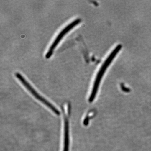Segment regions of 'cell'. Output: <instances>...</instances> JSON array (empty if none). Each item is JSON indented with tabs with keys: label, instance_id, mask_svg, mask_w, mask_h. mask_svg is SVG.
<instances>
[{
	"label": "cell",
	"instance_id": "1",
	"mask_svg": "<svg viewBox=\"0 0 151 151\" xmlns=\"http://www.w3.org/2000/svg\"><path fill=\"white\" fill-rule=\"evenodd\" d=\"M121 48H122V47L121 46H117L116 49L112 52L111 54H110L108 58H107V59L105 60V62L103 63V65L100 68V70H99V71L97 73V76H96V78H95L92 93H91V95L89 97V102H92L95 98V96H96V94H97V90H98V88H99L100 81L103 78L104 73H105L106 69L108 68V66L110 65L111 63L112 62L113 58H115V56H116L117 53L119 52V50Z\"/></svg>",
	"mask_w": 151,
	"mask_h": 151
},
{
	"label": "cell",
	"instance_id": "2",
	"mask_svg": "<svg viewBox=\"0 0 151 151\" xmlns=\"http://www.w3.org/2000/svg\"><path fill=\"white\" fill-rule=\"evenodd\" d=\"M16 76L18 79L19 80V81L22 83V84L38 100H39L40 102L43 103L44 105L47 106L50 109H51L52 112L55 113L56 115H59V113L58 110L56 109L53 105L47 101V100H45L43 97H42L41 95H40L36 91L35 89L31 86L30 84L27 81V80L24 78L23 76L20 74L19 73H17L15 74Z\"/></svg>",
	"mask_w": 151,
	"mask_h": 151
},
{
	"label": "cell",
	"instance_id": "3",
	"mask_svg": "<svg viewBox=\"0 0 151 151\" xmlns=\"http://www.w3.org/2000/svg\"><path fill=\"white\" fill-rule=\"evenodd\" d=\"M81 21L80 19H76L69 24L67 26L65 27L63 29H62L58 35L57 36L54 42H52V44L49 49L48 52H47L46 55H45V58L47 59H48L50 58L51 57L53 54L54 50L56 48L57 46L58 45L59 42L62 40L63 37L65 36L70 31L71 29H73V28L76 25H77Z\"/></svg>",
	"mask_w": 151,
	"mask_h": 151
}]
</instances>
